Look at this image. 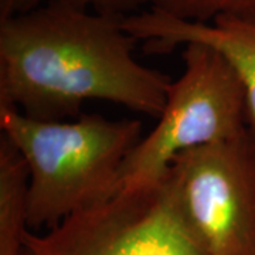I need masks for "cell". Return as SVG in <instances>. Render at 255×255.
Instances as JSON below:
<instances>
[{
	"label": "cell",
	"mask_w": 255,
	"mask_h": 255,
	"mask_svg": "<svg viewBox=\"0 0 255 255\" xmlns=\"http://www.w3.org/2000/svg\"><path fill=\"white\" fill-rule=\"evenodd\" d=\"M124 18L63 0L0 18V107L68 121L107 101L159 118L172 80L135 58Z\"/></svg>",
	"instance_id": "6da1fadb"
},
{
	"label": "cell",
	"mask_w": 255,
	"mask_h": 255,
	"mask_svg": "<svg viewBox=\"0 0 255 255\" xmlns=\"http://www.w3.org/2000/svg\"><path fill=\"white\" fill-rule=\"evenodd\" d=\"M1 135L28 170V230H53L121 190V173L142 139L136 119L112 121L85 114L71 121H41L0 107Z\"/></svg>",
	"instance_id": "7a4b0ae2"
},
{
	"label": "cell",
	"mask_w": 255,
	"mask_h": 255,
	"mask_svg": "<svg viewBox=\"0 0 255 255\" xmlns=\"http://www.w3.org/2000/svg\"><path fill=\"white\" fill-rule=\"evenodd\" d=\"M183 47V73L170 84L156 127L128 156L121 189L156 184L179 155L248 130L244 91L233 67L206 44Z\"/></svg>",
	"instance_id": "3957f363"
},
{
	"label": "cell",
	"mask_w": 255,
	"mask_h": 255,
	"mask_svg": "<svg viewBox=\"0 0 255 255\" xmlns=\"http://www.w3.org/2000/svg\"><path fill=\"white\" fill-rule=\"evenodd\" d=\"M163 184L209 255H255V137L244 135L179 155Z\"/></svg>",
	"instance_id": "277c9868"
},
{
	"label": "cell",
	"mask_w": 255,
	"mask_h": 255,
	"mask_svg": "<svg viewBox=\"0 0 255 255\" xmlns=\"http://www.w3.org/2000/svg\"><path fill=\"white\" fill-rule=\"evenodd\" d=\"M44 255H209L177 213L163 180L121 189L111 200L30 233Z\"/></svg>",
	"instance_id": "5b68a950"
},
{
	"label": "cell",
	"mask_w": 255,
	"mask_h": 255,
	"mask_svg": "<svg viewBox=\"0 0 255 255\" xmlns=\"http://www.w3.org/2000/svg\"><path fill=\"white\" fill-rule=\"evenodd\" d=\"M124 27L145 41L147 53L164 54L179 46L200 43L223 55L243 85L247 127L255 137V23L234 17L187 21L150 9L124 18Z\"/></svg>",
	"instance_id": "8992f818"
},
{
	"label": "cell",
	"mask_w": 255,
	"mask_h": 255,
	"mask_svg": "<svg viewBox=\"0 0 255 255\" xmlns=\"http://www.w3.org/2000/svg\"><path fill=\"white\" fill-rule=\"evenodd\" d=\"M28 170L24 159L0 136V255H20L28 230Z\"/></svg>",
	"instance_id": "52a82bcc"
},
{
	"label": "cell",
	"mask_w": 255,
	"mask_h": 255,
	"mask_svg": "<svg viewBox=\"0 0 255 255\" xmlns=\"http://www.w3.org/2000/svg\"><path fill=\"white\" fill-rule=\"evenodd\" d=\"M150 9L187 21L234 17L255 23V0H150Z\"/></svg>",
	"instance_id": "ba28073f"
},
{
	"label": "cell",
	"mask_w": 255,
	"mask_h": 255,
	"mask_svg": "<svg viewBox=\"0 0 255 255\" xmlns=\"http://www.w3.org/2000/svg\"><path fill=\"white\" fill-rule=\"evenodd\" d=\"M54 0H0V18L27 13L43 4ZM85 9H91L98 13L115 14L128 17L142 11L145 4H150V0H63Z\"/></svg>",
	"instance_id": "9c48e42d"
},
{
	"label": "cell",
	"mask_w": 255,
	"mask_h": 255,
	"mask_svg": "<svg viewBox=\"0 0 255 255\" xmlns=\"http://www.w3.org/2000/svg\"><path fill=\"white\" fill-rule=\"evenodd\" d=\"M30 233H31V231H30ZM30 233H28L27 237H26L24 248H23V251H21V254L20 255H44L36 246H34V244H33V241L30 240Z\"/></svg>",
	"instance_id": "30bf717a"
}]
</instances>
